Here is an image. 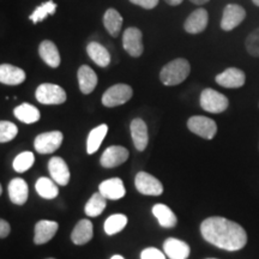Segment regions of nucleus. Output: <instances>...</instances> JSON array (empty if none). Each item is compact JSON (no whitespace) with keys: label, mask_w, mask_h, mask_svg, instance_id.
Segmentation results:
<instances>
[{"label":"nucleus","mask_w":259,"mask_h":259,"mask_svg":"<svg viewBox=\"0 0 259 259\" xmlns=\"http://www.w3.org/2000/svg\"><path fill=\"white\" fill-rule=\"evenodd\" d=\"M64 136L60 131H51L38 135L35 138L34 147L38 154H52L60 148Z\"/></svg>","instance_id":"7"},{"label":"nucleus","mask_w":259,"mask_h":259,"mask_svg":"<svg viewBox=\"0 0 259 259\" xmlns=\"http://www.w3.org/2000/svg\"><path fill=\"white\" fill-rule=\"evenodd\" d=\"M59 225L56 221H48V220H41L35 226L34 242L36 245L47 244L48 241L57 234Z\"/></svg>","instance_id":"17"},{"label":"nucleus","mask_w":259,"mask_h":259,"mask_svg":"<svg viewBox=\"0 0 259 259\" xmlns=\"http://www.w3.org/2000/svg\"><path fill=\"white\" fill-rule=\"evenodd\" d=\"M216 83L223 88L238 89L241 88L246 82V74L242 70L238 67H228L223 72L216 76Z\"/></svg>","instance_id":"11"},{"label":"nucleus","mask_w":259,"mask_h":259,"mask_svg":"<svg viewBox=\"0 0 259 259\" xmlns=\"http://www.w3.org/2000/svg\"><path fill=\"white\" fill-rule=\"evenodd\" d=\"M245 18L246 11L242 6L238 4L227 5L222 14L221 28L225 31H231L238 25H240Z\"/></svg>","instance_id":"10"},{"label":"nucleus","mask_w":259,"mask_h":259,"mask_svg":"<svg viewBox=\"0 0 259 259\" xmlns=\"http://www.w3.org/2000/svg\"><path fill=\"white\" fill-rule=\"evenodd\" d=\"M135 185L138 192L145 196H161L163 193L161 181L145 171H139L136 176Z\"/></svg>","instance_id":"8"},{"label":"nucleus","mask_w":259,"mask_h":259,"mask_svg":"<svg viewBox=\"0 0 259 259\" xmlns=\"http://www.w3.org/2000/svg\"><path fill=\"white\" fill-rule=\"evenodd\" d=\"M111 259H125V258L121 257V255H119V254H115V255H113Z\"/></svg>","instance_id":"41"},{"label":"nucleus","mask_w":259,"mask_h":259,"mask_svg":"<svg viewBox=\"0 0 259 259\" xmlns=\"http://www.w3.org/2000/svg\"><path fill=\"white\" fill-rule=\"evenodd\" d=\"M192 4H196V5H204L206 4V3H209L210 0H190Z\"/></svg>","instance_id":"40"},{"label":"nucleus","mask_w":259,"mask_h":259,"mask_svg":"<svg viewBox=\"0 0 259 259\" xmlns=\"http://www.w3.org/2000/svg\"><path fill=\"white\" fill-rule=\"evenodd\" d=\"M14 114L19 121L24 122V124H34L40 120V111L35 106L30 103H22L18 107H16Z\"/></svg>","instance_id":"26"},{"label":"nucleus","mask_w":259,"mask_h":259,"mask_svg":"<svg viewBox=\"0 0 259 259\" xmlns=\"http://www.w3.org/2000/svg\"><path fill=\"white\" fill-rule=\"evenodd\" d=\"M94 236V226L89 220H80L71 233V240L76 245H85Z\"/></svg>","instance_id":"21"},{"label":"nucleus","mask_w":259,"mask_h":259,"mask_svg":"<svg viewBox=\"0 0 259 259\" xmlns=\"http://www.w3.org/2000/svg\"><path fill=\"white\" fill-rule=\"evenodd\" d=\"M209 259H215V258H209Z\"/></svg>","instance_id":"45"},{"label":"nucleus","mask_w":259,"mask_h":259,"mask_svg":"<svg viewBox=\"0 0 259 259\" xmlns=\"http://www.w3.org/2000/svg\"><path fill=\"white\" fill-rule=\"evenodd\" d=\"M143 34L138 28H127L122 35V46L131 57L138 58L143 54Z\"/></svg>","instance_id":"9"},{"label":"nucleus","mask_w":259,"mask_h":259,"mask_svg":"<svg viewBox=\"0 0 259 259\" xmlns=\"http://www.w3.org/2000/svg\"><path fill=\"white\" fill-rule=\"evenodd\" d=\"M153 213L157 219L160 226L163 228H173L177 226L178 219L169 206L164 205V204H155L153 206Z\"/></svg>","instance_id":"25"},{"label":"nucleus","mask_w":259,"mask_h":259,"mask_svg":"<svg viewBox=\"0 0 259 259\" xmlns=\"http://www.w3.org/2000/svg\"><path fill=\"white\" fill-rule=\"evenodd\" d=\"M10 232H11L10 223L5 221V220L0 219V239H5L6 236H9Z\"/></svg>","instance_id":"38"},{"label":"nucleus","mask_w":259,"mask_h":259,"mask_svg":"<svg viewBox=\"0 0 259 259\" xmlns=\"http://www.w3.org/2000/svg\"><path fill=\"white\" fill-rule=\"evenodd\" d=\"M209 15L205 9H197L186 18L184 23V29L189 34H199L208 27Z\"/></svg>","instance_id":"14"},{"label":"nucleus","mask_w":259,"mask_h":259,"mask_svg":"<svg viewBox=\"0 0 259 259\" xmlns=\"http://www.w3.org/2000/svg\"><path fill=\"white\" fill-rule=\"evenodd\" d=\"M28 184L22 178H15L9 184L10 200L16 205H23L28 200Z\"/></svg>","instance_id":"20"},{"label":"nucleus","mask_w":259,"mask_h":259,"mask_svg":"<svg viewBox=\"0 0 259 259\" xmlns=\"http://www.w3.org/2000/svg\"><path fill=\"white\" fill-rule=\"evenodd\" d=\"M38 54L41 59L46 63L48 66L57 69L60 65V54L56 45L50 40H45L40 44L38 47Z\"/></svg>","instance_id":"23"},{"label":"nucleus","mask_w":259,"mask_h":259,"mask_svg":"<svg viewBox=\"0 0 259 259\" xmlns=\"http://www.w3.org/2000/svg\"><path fill=\"white\" fill-rule=\"evenodd\" d=\"M141 259H166V254L155 247H148L142 251Z\"/></svg>","instance_id":"36"},{"label":"nucleus","mask_w":259,"mask_h":259,"mask_svg":"<svg viewBox=\"0 0 259 259\" xmlns=\"http://www.w3.org/2000/svg\"><path fill=\"white\" fill-rule=\"evenodd\" d=\"M132 4L141 6V8L147 9V10H151L154 8H156L158 4V0H130Z\"/></svg>","instance_id":"37"},{"label":"nucleus","mask_w":259,"mask_h":259,"mask_svg":"<svg viewBox=\"0 0 259 259\" xmlns=\"http://www.w3.org/2000/svg\"><path fill=\"white\" fill-rule=\"evenodd\" d=\"M35 162V156L31 151H23L17 156L15 157L14 163V169L17 171V173H24L28 169H30Z\"/></svg>","instance_id":"33"},{"label":"nucleus","mask_w":259,"mask_h":259,"mask_svg":"<svg viewBox=\"0 0 259 259\" xmlns=\"http://www.w3.org/2000/svg\"><path fill=\"white\" fill-rule=\"evenodd\" d=\"M128 158V150L120 145H113L107 148L101 156V164L105 168H114L120 166Z\"/></svg>","instance_id":"12"},{"label":"nucleus","mask_w":259,"mask_h":259,"mask_svg":"<svg viewBox=\"0 0 259 259\" xmlns=\"http://www.w3.org/2000/svg\"><path fill=\"white\" fill-rule=\"evenodd\" d=\"M164 254L169 259H187L190 255V246L179 239L168 238L163 244Z\"/></svg>","instance_id":"18"},{"label":"nucleus","mask_w":259,"mask_h":259,"mask_svg":"<svg viewBox=\"0 0 259 259\" xmlns=\"http://www.w3.org/2000/svg\"><path fill=\"white\" fill-rule=\"evenodd\" d=\"M18 134V127L11 121H0V143H8L16 138Z\"/></svg>","instance_id":"34"},{"label":"nucleus","mask_w":259,"mask_h":259,"mask_svg":"<svg viewBox=\"0 0 259 259\" xmlns=\"http://www.w3.org/2000/svg\"><path fill=\"white\" fill-rule=\"evenodd\" d=\"M48 170H50L52 179L56 181L58 185L66 186L69 184L71 177L69 166L61 157H52L48 162Z\"/></svg>","instance_id":"13"},{"label":"nucleus","mask_w":259,"mask_h":259,"mask_svg":"<svg viewBox=\"0 0 259 259\" xmlns=\"http://www.w3.org/2000/svg\"><path fill=\"white\" fill-rule=\"evenodd\" d=\"M107 205V199L102 196L101 193L97 192L94 193L90 199L88 200V203L85 204V208H84V211H85L87 215L89 218H96V216L101 215L103 210L106 209Z\"/></svg>","instance_id":"30"},{"label":"nucleus","mask_w":259,"mask_h":259,"mask_svg":"<svg viewBox=\"0 0 259 259\" xmlns=\"http://www.w3.org/2000/svg\"><path fill=\"white\" fill-rule=\"evenodd\" d=\"M35 189H36L38 196H41L45 199H54L59 194L58 184L53 179L46 177L38 178L36 184H35Z\"/></svg>","instance_id":"28"},{"label":"nucleus","mask_w":259,"mask_h":259,"mask_svg":"<svg viewBox=\"0 0 259 259\" xmlns=\"http://www.w3.org/2000/svg\"><path fill=\"white\" fill-rule=\"evenodd\" d=\"M99 192L101 193L106 199H121L126 194L124 181L119 179V178H112V179L102 181L99 186Z\"/></svg>","instance_id":"15"},{"label":"nucleus","mask_w":259,"mask_h":259,"mask_svg":"<svg viewBox=\"0 0 259 259\" xmlns=\"http://www.w3.org/2000/svg\"><path fill=\"white\" fill-rule=\"evenodd\" d=\"M130 130H131V136L132 139H134V144L136 149H137L138 151H144L149 143L147 124H145L143 119L136 118L132 120Z\"/></svg>","instance_id":"16"},{"label":"nucleus","mask_w":259,"mask_h":259,"mask_svg":"<svg viewBox=\"0 0 259 259\" xmlns=\"http://www.w3.org/2000/svg\"><path fill=\"white\" fill-rule=\"evenodd\" d=\"M2 193H3V187L0 185V196H2Z\"/></svg>","instance_id":"43"},{"label":"nucleus","mask_w":259,"mask_h":259,"mask_svg":"<svg viewBox=\"0 0 259 259\" xmlns=\"http://www.w3.org/2000/svg\"><path fill=\"white\" fill-rule=\"evenodd\" d=\"M47 259H54V258H47Z\"/></svg>","instance_id":"44"},{"label":"nucleus","mask_w":259,"mask_h":259,"mask_svg":"<svg viewBox=\"0 0 259 259\" xmlns=\"http://www.w3.org/2000/svg\"><path fill=\"white\" fill-rule=\"evenodd\" d=\"M199 103L204 111L215 113V114L225 112L229 106L228 99L223 94L210 88L204 89L200 94Z\"/></svg>","instance_id":"3"},{"label":"nucleus","mask_w":259,"mask_h":259,"mask_svg":"<svg viewBox=\"0 0 259 259\" xmlns=\"http://www.w3.org/2000/svg\"><path fill=\"white\" fill-rule=\"evenodd\" d=\"M164 2L170 6H177V5H180L184 0H164Z\"/></svg>","instance_id":"39"},{"label":"nucleus","mask_w":259,"mask_h":259,"mask_svg":"<svg viewBox=\"0 0 259 259\" xmlns=\"http://www.w3.org/2000/svg\"><path fill=\"white\" fill-rule=\"evenodd\" d=\"M27 74L22 69L10 64L0 65V83L6 85H18L25 80Z\"/></svg>","instance_id":"19"},{"label":"nucleus","mask_w":259,"mask_h":259,"mask_svg":"<svg viewBox=\"0 0 259 259\" xmlns=\"http://www.w3.org/2000/svg\"><path fill=\"white\" fill-rule=\"evenodd\" d=\"M127 225V218L122 213H115L109 216L105 221V232L108 235H114L116 233L121 232Z\"/></svg>","instance_id":"31"},{"label":"nucleus","mask_w":259,"mask_h":259,"mask_svg":"<svg viewBox=\"0 0 259 259\" xmlns=\"http://www.w3.org/2000/svg\"><path fill=\"white\" fill-rule=\"evenodd\" d=\"M103 24L112 37H116L120 34L122 27V17L115 9H108L103 16Z\"/></svg>","instance_id":"27"},{"label":"nucleus","mask_w":259,"mask_h":259,"mask_svg":"<svg viewBox=\"0 0 259 259\" xmlns=\"http://www.w3.org/2000/svg\"><path fill=\"white\" fill-rule=\"evenodd\" d=\"M187 127L194 135L199 136L204 139H212L218 134V125L208 116H191L189 121H187Z\"/></svg>","instance_id":"6"},{"label":"nucleus","mask_w":259,"mask_h":259,"mask_svg":"<svg viewBox=\"0 0 259 259\" xmlns=\"http://www.w3.org/2000/svg\"><path fill=\"white\" fill-rule=\"evenodd\" d=\"M36 100L42 105H61L66 101V93L57 84L44 83L35 93Z\"/></svg>","instance_id":"4"},{"label":"nucleus","mask_w":259,"mask_h":259,"mask_svg":"<svg viewBox=\"0 0 259 259\" xmlns=\"http://www.w3.org/2000/svg\"><path fill=\"white\" fill-rule=\"evenodd\" d=\"M252 3H253L255 6H258V8H259V0H252Z\"/></svg>","instance_id":"42"},{"label":"nucleus","mask_w":259,"mask_h":259,"mask_svg":"<svg viewBox=\"0 0 259 259\" xmlns=\"http://www.w3.org/2000/svg\"><path fill=\"white\" fill-rule=\"evenodd\" d=\"M134 90L127 84H115L109 88L102 96V105L106 107L121 106L132 97Z\"/></svg>","instance_id":"5"},{"label":"nucleus","mask_w":259,"mask_h":259,"mask_svg":"<svg viewBox=\"0 0 259 259\" xmlns=\"http://www.w3.org/2000/svg\"><path fill=\"white\" fill-rule=\"evenodd\" d=\"M200 233L204 240L226 251L241 250L247 242V234L239 223L220 216L204 220Z\"/></svg>","instance_id":"1"},{"label":"nucleus","mask_w":259,"mask_h":259,"mask_svg":"<svg viewBox=\"0 0 259 259\" xmlns=\"http://www.w3.org/2000/svg\"><path fill=\"white\" fill-rule=\"evenodd\" d=\"M191 72V65L184 58L171 60L170 63L164 65L160 72L161 82L167 87H174L183 83Z\"/></svg>","instance_id":"2"},{"label":"nucleus","mask_w":259,"mask_h":259,"mask_svg":"<svg viewBox=\"0 0 259 259\" xmlns=\"http://www.w3.org/2000/svg\"><path fill=\"white\" fill-rule=\"evenodd\" d=\"M87 53L97 66L106 67L111 63V54L99 42H90L87 47Z\"/></svg>","instance_id":"24"},{"label":"nucleus","mask_w":259,"mask_h":259,"mask_svg":"<svg viewBox=\"0 0 259 259\" xmlns=\"http://www.w3.org/2000/svg\"><path fill=\"white\" fill-rule=\"evenodd\" d=\"M107 132H108V126L106 124L97 126V127L90 131L88 141H87V153L89 155H93L99 150L100 145H101L103 139H105Z\"/></svg>","instance_id":"29"},{"label":"nucleus","mask_w":259,"mask_h":259,"mask_svg":"<svg viewBox=\"0 0 259 259\" xmlns=\"http://www.w3.org/2000/svg\"><path fill=\"white\" fill-rule=\"evenodd\" d=\"M77 77H78L80 92L85 94V95L94 92V89L97 85V76L92 67H89L88 65L80 66L78 73H77Z\"/></svg>","instance_id":"22"},{"label":"nucleus","mask_w":259,"mask_h":259,"mask_svg":"<svg viewBox=\"0 0 259 259\" xmlns=\"http://www.w3.org/2000/svg\"><path fill=\"white\" fill-rule=\"evenodd\" d=\"M245 47L250 56L259 58V28L252 31L251 34L246 37Z\"/></svg>","instance_id":"35"},{"label":"nucleus","mask_w":259,"mask_h":259,"mask_svg":"<svg viewBox=\"0 0 259 259\" xmlns=\"http://www.w3.org/2000/svg\"><path fill=\"white\" fill-rule=\"evenodd\" d=\"M56 10H57V4L52 0H48V2L44 3L41 4L38 8H36L34 10V12L30 15V21L32 23H38V22H42L44 19L47 18V16L56 14Z\"/></svg>","instance_id":"32"}]
</instances>
